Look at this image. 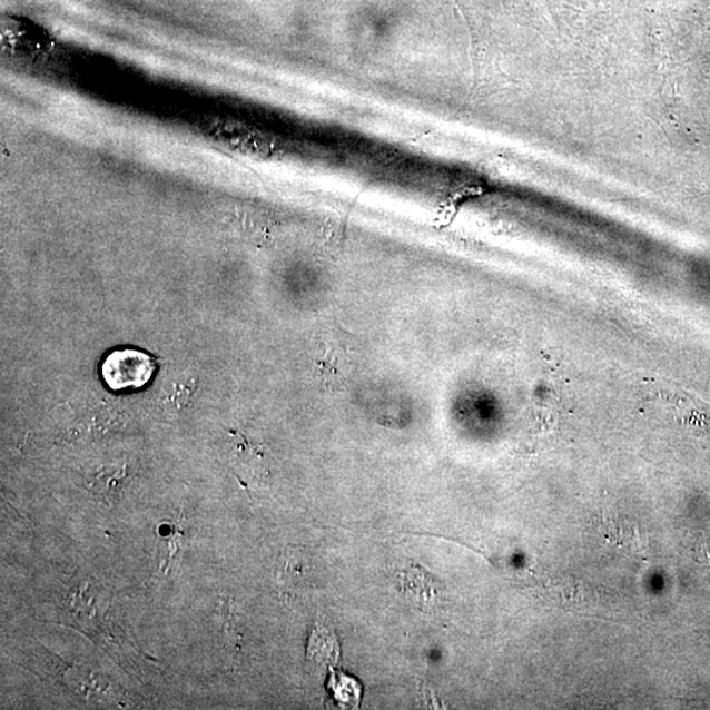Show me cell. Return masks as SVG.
<instances>
[{
  "label": "cell",
  "instance_id": "1",
  "mask_svg": "<svg viewBox=\"0 0 710 710\" xmlns=\"http://www.w3.org/2000/svg\"><path fill=\"white\" fill-rule=\"evenodd\" d=\"M157 367V359L148 353L115 351L101 365V376L112 391L140 389L154 378Z\"/></svg>",
  "mask_w": 710,
  "mask_h": 710
},
{
  "label": "cell",
  "instance_id": "2",
  "mask_svg": "<svg viewBox=\"0 0 710 710\" xmlns=\"http://www.w3.org/2000/svg\"><path fill=\"white\" fill-rule=\"evenodd\" d=\"M401 576L402 589L407 595L416 599L418 605L430 607L438 596L436 583L431 578L430 572L423 568L412 564L398 572Z\"/></svg>",
  "mask_w": 710,
  "mask_h": 710
},
{
  "label": "cell",
  "instance_id": "3",
  "mask_svg": "<svg viewBox=\"0 0 710 710\" xmlns=\"http://www.w3.org/2000/svg\"><path fill=\"white\" fill-rule=\"evenodd\" d=\"M339 653L335 632L327 627H316L310 634L308 657L317 665L332 664Z\"/></svg>",
  "mask_w": 710,
  "mask_h": 710
}]
</instances>
